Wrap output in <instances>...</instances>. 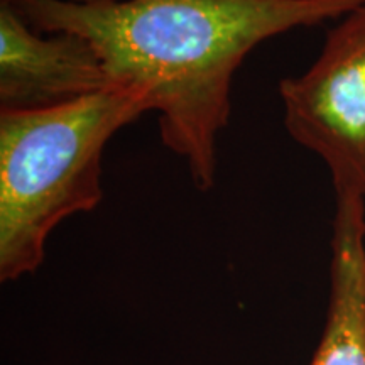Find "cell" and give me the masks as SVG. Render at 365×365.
<instances>
[{
	"label": "cell",
	"instance_id": "obj_3",
	"mask_svg": "<svg viewBox=\"0 0 365 365\" xmlns=\"http://www.w3.org/2000/svg\"><path fill=\"white\" fill-rule=\"evenodd\" d=\"M284 125L325 163L336 196L365 198V4L328 31L322 53L279 83Z\"/></svg>",
	"mask_w": 365,
	"mask_h": 365
},
{
	"label": "cell",
	"instance_id": "obj_4",
	"mask_svg": "<svg viewBox=\"0 0 365 365\" xmlns=\"http://www.w3.org/2000/svg\"><path fill=\"white\" fill-rule=\"evenodd\" d=\"M117 86L78 34L39 33L0 0V108L41 110Z\"/></svg>",
	"mask_w": 365,
	"mask_h": 365
},
{
	"label": "cell",
	"instance_id": "obj_6",
	"mask_svg": "<svg viewBox=\"0 0 365 365\" xmlns=\"http://www.w3.org/2000/svg\"><path fill=\"white\" fill-rule=\"evenodd\" d=\"M70 2H75V4H110V2H118V0H70Z\"/></svg>",
	"mask_w": 365,
	"mask_h": 365
},
{
	"label": "cell",
	"instance_id": "obj_1",
	"mask_svg": "<svg viewBox=\"0 0 365 365\" xmlns=\"http://www.w3.org/2000/svg\"><path fill=\"white\" fill-rule=\"evenodd\" d=\"M39 33L78 34L115 85L143 91L163 144L193 185L217 176V139L230 118L235 71L255 46L296 27L339 21L365 0H4Z\"/></svg>",
	"mask_w": 365,
	"mask_h": 365
},
{
	"label": "cell",
	"instance_id": "obj_5",
	"mask_svg": "<svg viewBox=\"0 0 365 365\" xmlns=\"http://www.w3.org/2000/svg\"><path fill=\"white\" fill-rule=\"evenodd\" d=\"M335 203L327 322L308 365H365V198Z\"/></svg>",
	"mask_w": 365,
	"mask_h": 365
},
{
	"label": "cell",
	"instance_id": "obj_2",
	"mask_svg": "<svg viewBox=\"0 0 365 365\" xmlns=\"http://www.w3.org/2000/svg\"><path fill=\"white\" fill-rule=\"evenodd\" d=\"M153 103L117 85L41 110L0 108V281L33 274L68 217L102 202L105 145Z\"/></svg>",
	"mask_w": 365,
	"mask_h": 365
}]
</instances>
